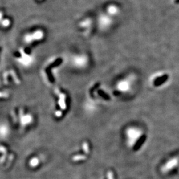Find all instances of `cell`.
<instances>
[{"label": "cell", "instance_id": "obj_16", "mask_svg": "<svg viewBox=\"0 0 179 179\" xmlns=\"http://www.w3.org/2000/svg\"><path fill=\"white\" fill-rule=\"evenodd\" d=\"M174 3L176 4H179V0H175L174 1Z\"/></svg>", "mask_w": 179, "mask_h": 179}, {"label": "cell", "instance_id": "obj_13", "mask_svg": "<svg viewBox=\"0 0 179 179\" xmlns=\"http://www.w3.org/2000/svg\"><path fill=\"white\" fill-rule=\"evenodd\" d=\"M8 95L7 93H2V92H0V98H4V97H7Z\"/></svg>", "mask_w": 179, "mask_h": 179}, {"label": "cell", "instance_id": "obj_10", "mask_svg": "<svg viewBox=\"0 0 179 179\" xmlns=\"http://www.w3.org/2000/svg\"><path fill=\"white\" fill-rule=\"evenodd\" d=\"M82 149L86 154L89 153V145L87 142H84L82 144Z\"/></svg>", "mask_w": 179, "mask_h": 179}, {"label": "cell", "instance_id": "obj_6", "mask_svg": "<svg viewBox=\"0 0 179 179\" xmlns=\"http://www.w3.org/2000/svg\"><path fill=\"white\" fill-rule=\"evenodd\" d=\"M20 118H21L22 124L24 125L26 124H28L30 123L31 122L32 119H33L32 116H31L30 115L23 116V114L20 115Z\"/></svg>", "mask_w": 179, "mask_h": 179}, {"label": "cell", "instance_id": "obj_5", "mask_svg": "<svg viewBox=\"0 0 179 179\" xmlns=\"http://www.w3.org/2000/svg\"><path fill=\"white\" fill-rule=\"evenodd\" d=\"M59 104L62 110H65L66 108V95L63 93H59Z\"/></svg>", "mask_w": 179, "mask_h": 179}, {"label": "cell", "instance_id": "obj_1", "mask_svg": "<svg viewBox=\"0 0 179 179\" xmlns=\"http://www.w3.org/2000/svg\"><path fill=\"white\" fill-rule=\"evenodd\" d=\"M44 37V32L41 30H37L27 34L24 36V41L27 43H31L35 41H40Z\"/></svg>", "mask_w": 179, "mask_h": 179}, {"label": "cell", "instance_id": "obj_4", "mask_svg": "<svg viewBox=\"0 0 179 179\" xmlns=\"http://www.w3.org/2000/svg\"><path fill=\"white\" fill-rule=\"evenodd\" d=\"M169 75L168 74H165L161 77L157 78L154 81V85L155 87H159L160 85L164 84L166 81H167Z\"/></svg>", "mask_w": 179, "mask_h": 179}, {"label": "cell", "instance_id": "obj_14", "mask_svg": "<svg viewBox=\"0 0 179 179\" xmlns=\"http://www.w3.org/2000/svg\"><path fill=\"white\" fill-rule=\"evenodd\" d=\"M55 114H56V116L57 117H60L62 115V112L61 111H58V112H56Z\"/></svg>", "mask_w": 179, "mask_h": 179}, {"label": "cell", "instance_id": "obj_11", "mask_svg": "<svg viewBox=\"0 0 179 179\" xmlns=\"http://www.w3.org/2000/svg\"><path fill=\"white\" fill-rule=\"evenodd\" d=\"M0 152L3 153L4 155H6V153H7V150L5 148V147L0 145Z\"/></svg>", "mask_w": 179, "mask_h": 179}, {"label": "cell", "instance_id": "obj_12", "mask_svg": "<svg viewBox=\"0 0 179 179\" xmlns=\"http://www.w3.org/2000/svg\"><path fill=\"white\" fill-rule=\"evenodd\" d=\"M99 93L102 95L104 97H105L106 99H109V97H108V96L104 92H103V91H99Z\"/></svg>", "mask_w": 179, "mask_h": 179}, {"label": "cell", "instance_id": "obj_3", "mask_svg": "<svg viewBox=\"0 0 179 179\" xmlns=\"http://www.w3.org/2000/svg\"><path fill=\"white\" fill-rule=\"evenodd\" d=\"M22 57L20 58L19 62L21 63H22L24 66H29L30 64L32 63L33 61V58L27 53H24V51H22L21 53Z\"/></svg>", "mask_w": 179, "mask_h": 179}, {"label": "cell", "instance_id": "obj_9", "mask_svg": "<svg viewBox=\"0 0 179 179\" xmlns=\"http://www.w3.org/2000/svg\"><path fill=\"white\" fill-rule=\"evenodd\" d=\"M86 158H87V157L85 155H77L73 157L72 158V160L73 161H79L85 160Z\"/></svg>", "mask_w": 179, "mask_h": 179}, {"label": "cell", "instance_id": "obj_8", "mask_svg": "<svg viewBox=\"0 0 179 179\" xmlns=\"http://www.w3.org/2000/svg\"><path fill=\"white\" fill-rule=\"evenodd\" d=\"M11 24V22L9 19L5 18V19H3L1 22H0V25L3 27L4 28H6V27H8Z\"/></svg>", "mask_w": 179, "mask_h": 179}, {"label": "cell", "instance_id": "obj_15", "mask_svg": "<svg viewBox=\"0 0 179 179\" xmlns=\"http://www.w3.org/2000/svg\"><path fill=\"white\" fill-rule=\"evenodd\" d=\"M3 16H4V14H3V13H2V12H1V11H0V22H1L2 20L3 19H4Z\"/></svg>", "mask_w": 179, "mask_h": 179}, {"label": "cell", "instance_id": "obj_2", "mask_svg": "<svg viewBox=\"0 0 179 179\" xmlns=\"http://www.w3.org/2000/svg\"><path fill=\"white\" fill-rule=\"evenodd\" d=\"M73 65L77 68H83L87 63V58L83 55H77L72 58Z\"/></svg>", "mask_w": 179, "mask_h": 179}, {"label": "cell", "instance_id": "obj_7", "mask_svg": "<svg viewBox=\"0 0 179 179\" xmlns=\"http://www.w3.org/2000/svg\"><path fill=\"white\" fill-rule=\"evenodd\" d=\"M39 164V160L38 158L34 157L31 158L29 162L30 166L32 168H35L36 166H37Z\"/></svg>", "mask_w": 179, "mask_h": 179}]
</instances>
